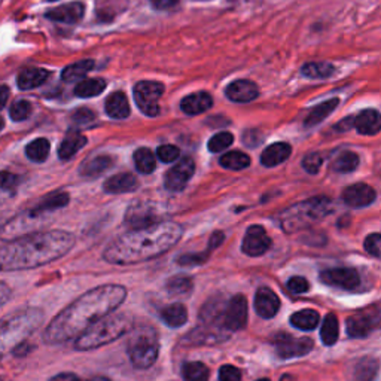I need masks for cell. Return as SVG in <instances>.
<instances>
[{
    "label": "cell",
    "instance_id": "obj_3",
    "mask_svg": "<svg viewBox=\"0 0 381 381\" xmlns=\"http://www.w3.org/2000/svg\"><path fill=\"white\" fill-rule=\"evenodd\" d=\"M75 246L68 231L33 233L0 247V271H20L47 265L60 259Z\"/></svg>",
    "mask_w": 381,
    "mask_h": 381
},
{
    "label": "cell",
    "instance_id": "obj_47",
    "mask_svg": "<svg viewBox=\"0 0 381 381\" xmlns=\"http://www.w3.org/2000/svg\"><path fill=\"white\" fill-rule=\"evenodd\" d=\"M322 164H323V158L320 157V154H318V152H313V154L306 155L302 160L304 170H306L307 173H311V174L319 173Z\"/></svg>",
    "mask_w": 381,
    "mask_h": 381
},
{
    "label": "cell",
    "instance_id": "obj_32",
    "mask_svg": "<svg viewBox=\"0 0 381 381\" xmlns=\"http://www.w3.org/2000/svg\"><path fill=\"white\" fill-rule=\"evenodd\" d=\"M340 335V325L339 318L334 313H329L325 316L322 322V329H320V340L325 345H334L339 341Z\"/></svg>",
    "mask_w": 381,
    "mask_h": 381
},
{
    "label": "cell",
    "instance_id": "obj_2",
    "mask_svg": "<svg viewBox=\"0 0 381 381\" xmlns=\"http://www.w3.org/2000/svg\"><path fill=\"white\" fill-rule=\"evenodd\" d=\"M182 233V226L170 221L132 230L109 244L103 258L109 264L118 265L145 263L164 255L180 240Z\"/></svg>",
    "mask_w": 381,
    "mask_h": 381
},
{
    "label": "cell",
    "instance_id": "obj_33",
    "mask_svg": "<svg viewBox=\"0 0 381 381\" xmlns=\"http://www.w3.org/2000/svg\"><path fill=\"white\" fill-rule=\"evenodd\" d=\"M114 166V160L111 157L100 155L90 160L88 162L81 167V174L85 178H97L103 174L107 169H111Z\"/></svg>",
    "mask_w": 381,
    "mask_h": 381
},
{
    "label": "cell",
    "instance_id": "obj_15",
    "mask_svg": "<svg viewBox=\"0 0 381 381\" xmlns=\"http://www.w3.org/2000/svg\"><path fill=\"white\" fill-rule=\"evenodd\" d=\"M158 222H161L158 210L155 209V205H150L148 203H137L130 205L125 215V224L132 226L133 230L146 228Z\"/></svg>",
    "mask_w": 381,
    "mask_h": 381
},
{
    "label": "cell",
    "instance_id": "obj_35",
    "mask_svg": "<svg viewBox=\"0 0 381 381\" xmlns=\"http://www.w3.org/2000/svg\"><path fill=\"white\" fill-rule=\"evenodd\" d=\"M378 374V361L374 357H364L355 366V381H373Z\"/></svg>",
    "mask_w": 381,
    "mask_h": 381
},
{
    "label": "cell",
    "instance_id": "obj_44",
    "mask_svg": "<svg viewBox=\"0 0 381 381\" xmlns=\"http://www.w3.org/2000/svg\"><path fill=\"white\" fill-rule=\"evenodd\" d=\"M234 141V136L231 133H226V132H222V133H217L215 134L210 140H209V150L210 152H222L225 149L230 148L233 145Z\"/></svg>",
    "mask_w": 381,
    "mask_h": 381
},
{
    "label": "cell",
    "instance_id": "obj_1",
    "mask_svg": "<svg viewBox=\"0 0 381 381\" xmlns=\"http://www.w3.org/2000/svg\"><path fill=\"white\" fill-rule=\"evenodd\" d=\"M125 297L127 289L121 285H103L88 290L52 319L43 332V341L61 344L78 339L88 326L114 313Z\"/></svg>",
    "mask_w": 381,
    "mask_h": 381
},
{
    "label": "cell",
    "instance_id": "obj_25",
    "mask_svg": "<svg viewBox=\"0 0 381 381\" xmlns=\"http://www.w3.org/2000/svg\"><path fill=\"white\" fill-rule=\"evenodd\" d=\"M128 6V0H95V15L103 23L121 15Z\"/></svg>",
    "mask_w": 381,
    "mask_h": 381
},
{
    "label": "cell",
    "instance_id": "obj_46",
    "mask_svg": "<svg viewBox=\"0 0 381 381\" xmlns=\"http://www.w3.org/2000/svg\"><path fill=\"white\" fill-rule=\"evenodd\" d=\"M157 157L160 158V161L167 164V162L176 161L180 157V149L174 145H161L157 149Z\"/></svg>",
    "mask_w": 381,
    "mask_h": 381
},
{
    "label": "cell",
    "instance_id": "obj_40",
    "mask_svg": "<svg viewBox=\"0 0 381 381\" xmlns=\"http://www.w3.org/2000/svg\"><path fill=\"white\" fill-rule=\"evenodd\" d=\"M183 381H209L210 371L203 362H187L182 368Z\"/></svg>",
    "mask_w": 381,
    "mask_h": 381
},
{
    "label": "cell",
    "instance_id": "obj_26",
    "mask_svg": "<svg viewBox=\"0 0 381 381\" xmlns=\"http://www.w3.org/2000/svg\"><path fill=\"white\" fill-rule=\"evenodd\" d=\"M106 114L114 119H125L130 116V104L123 91H115L106 99Z\"/></svg>",
    "mask_w": 381,
    "mask_h": 381
},
{
    "label": "cell",
    "instance_id": "obj_37",
    "mask_svg": "<svg viewBox=\"0 0 381 381\" xmlns=\"http://www.w3.org/2000/svg\"><path fill=\"white\" fill-rule=\"evenodd\" d=\"M219 162L222 167L228 170L238 171V170H244L250 166V157L246 155L244 152L231 150V152H226L225 155H222Z\"/></svg>",
    "mask_w": 381,
    "mask_h": 381
},
{
    "label": "cell",
    "instance_id": "obj_63",
    "mask_svg": "<svg viewBox=\"0 0 381 381\" xmlns=\"http://www.w3.org/2000/svg\"><path fill=\"white\" fill-rule=\"evenodd\" d=\"M49 2H56V0H49Z\"/></svg>",
    "mask_w": 381,
    "mask_h": 381
},
{
    "label": "cell",
    "instance_id": "obj_58",
    "mask_svg": "<svg viewBox=\"0 0 381 381\" xmlns=\"http://www.w3.org/2000/svg\"><path fill=\"white\" fill-rule=\"evenodd\" d=\"M9 99V88L8 86H0V109L6 106V102Z\"/></svg>",
    "mask_w": 381,
    "mask_h": 381
},
{
    "label": "cell",
    "instance_id": "obj_61",
    "mask_svg": "<svg viewBox=\"0 0 381 381\" xmlns=\"http://www.w3.org/2000/svg\"><path fill=\"white\" fill-rule=\"evenodd\" d=\"M3 127H5V121H3V118H0V132H2Z\"/></svg>",
    "mask_w": 381,
    "mask_h": 381
},
{
    "label": "cell",
    "instance_id": "obj_36",
    "mask_svg": "<svg viewBox=\"0 0 381 381\" xmlns=\"http://www.w3.org/2000/svg\"><path fill=\"white\" fill-rule=\"evenodd\" d=\"M302 75L310 79H326L334 75L335 68L331 63H322V61H314L307 63L302 66Z\"/></svg>",
    "mask_w": 381,
    "mask_h": 381
},
{
    "label": "cell",
    "instance_id": "obj_27",
    "mask_svg": "<svg viewBox=\"0 0 381 381\" xmlns=\"http://www.w3.org/2000/svg\"><path fill=\"white\" fill-rule=\"evenodd\" d=\"M69 203V194L66 192H54L43 199L36 208L30 212V216H40L47 212H52L64 208Z\"/></svg>",
    "mask_w": 381,
    "mask_h": 381
},
{
    "label": "cell",
    "instance_id": "obj_57",
    "mask_svg": "<svg viewBox=\"0 0 381 381\" xmlns=\"http://www.w3.org/2000/svg\"><path fill=\"white\" fill-rule=\"evenodd\" d=\"M224 242V234L222 233H219V231H217V233H215L213 235H212V238H210V243H209V250H213V249H216L217 246H219L221 243Z\"/></svg>",
    "mask_w": 381,
    "mask_h": 381
},
{
    "label": "cell",
    "instance_id": "obj_30",
    "mask_svg": "<svg viewBox=\"0 0 381 381\" xmlns=\"http://www.w3.org/2000/svg\"><path fill=\"white\" fill-rule=\"evenodd\" d=\"M86 145V137L79 134V133H69L61 141V145L59 148V157L61 160H69L78 154L79 149H82Z\"/></svg>",
    "mask_w": 381,
    "mask_h": 381
},
{
    "label": "cell",
    "instance_id": "obj_56",
    "mask_svg": "<svg viewBox=\"0 0 381 381\" xmlns=\"http://www.w3.org/2000/svg\"><path fill=\"white\" fill-rule=\"evenodd\" d=\"M49 381H81V380L72 373H63V374L52 377Z\"/></svg>",
    "mask_w": 381,
    "mask_h": 381
},
{
    "label": "cell",
    "instance_id": "obj_31",
    "mask_svg": "<svg viewBox=\"0 0 381 381\" xmlns=\"http://www.w3.org/2000/svg\"><path fill=\"white\" fill-rule=\"evenodd\" d=\"M320 322V314L316 310H301L290 316V323L301 331H313Z\"/></svg>",
    "mask_w": 381,
    "mask_h": 381
},
{
    "label": "cell",
    "instance_id": "obj_59",
    "mask_svg": "<svg viewBox=\"0 0 381 381\" xmlns=\"http://www.w3.org/2000/svg\"><path fill=\"white\" fill-rule=\"evenodd\" d=\"M88 381H111V380L106 378V377H94V378H90Z\"/></svg>",
    "mask_w": 381,
    "mask_h": 381
},
{
    "label": "cell",
    "instance_id": "obj_10",
    "mask_svg": "<svg viewBox=\"0 0 381 381\" xmlns=\"http://www.w3.org/2000/svg\"><path fill=\"white\" fill-rule=\"evenodd\" d=\"M247 300L244 295H235L225 302L222 313V325L226 332L243 329L247 323Z\"/></svg>",
    "mask_w": 381,
    "mask_h": 381
},
{
    "label": "cell",
    "instance_id": "obj_42",
    "mask_svg": "<svg viewBox=\"0 0 381 381\" xmlns=\"http://www.w3.org/2000/svg\"><path fill=\"white\" fill-rule=\"evenodd\" d=\"M359 166V157L352 150H345L335 158L332 169L336 173H352Z\"/></svg>",
    "mask_w": 381,
    "mask_h": 381
},
{
    "label": "cell",
    "instance_id": "obj_28",
    "mask_svg": "<svg viewBox=\"0 0 381 381\" xmlns=\"http://www.w3.org/2000/svg\"><path fill=\"white\" fill-rule=\"evenodd\" d=\"M339 104H340L339 99H331L328 102H323L318 106H314L311 111L309 112L306 121H304V125H306V127L318 125L319 123L325 121V119L328 118L336 107H339Z\"/></svg>",
    "mask_w": 381,
    "mask_h": 381
},
{
    "label": "cell",
    "instance_id": "obj_4",
    "mask_svg": "<svg viewBox=\"0 0 381 381\" xmlns=\"http://www.w3.org/2000/svg\"><path fill=\"white\" fill-rule=\"evenodd\" d=\"M132 318L124 313L116 314H107L103 319L97 320L91 326H88L78 339H76L75 348L76 350L86 352L93 350V348L106 345L118 340L119 336H123L125 332L132 328Z\"/></svg>",
    "mask_w": 381,
    "mask_h": 381
},
{
    "label": "cell",
    "instance_id": "obj_8",
    "mask_svg": "<svg viewBox=\"0 0 381 381\" xmlns=\"http://www.w3.org/2000/svg\"><path fill=\"white\" fill-rule=\"evenodd\" d=\"M164 93V85L155 81H141L134 86V102L146 116L160 114V99Z\"/></svg>",
    "mask_w": 381,
    "mask_h": 381
},
{
    "label": "cell",
    "instance_id": "obj_21",
    "mask_svg": "<svg viewBox=\"0 0 381 381\" xmlns=\"http://www.w3.org/2000/svg\"><path fill=\"white\" fill-rule=\"evenodd\" d=\"M139 180L132 173H119L104 182V191L109 194H125L136 191Z\"/></svg>",
    "mask_w": 381,
    "mask_h": 381
},
{
    "label": "cell",
    "instance_id": "obj_18",
    "mask_svg": "<svg viewBox=\"0 0 381 381\" xmlns=\"http://www.w3.org/2000/svg\"><path fill=\"white\" fill-rule=\"evenodd\" d=\"M225 95L234 103L254 102L259 95V90L255 82L249 79H238L226 86Z\"/></svg>",
    "mask_w": 381,
    "mask_h": 381
},
{
    "label": "cell",
    "instance_id": "obj_12",
    "mask_svg": "<svg viewBox=\"0 0 381 381\" xmlns=\"http://www.w3.org/2000/svg\"><path fill=\"white\" fill-rule=\"evenodd\" d=\"M320 281L325 285L344 290H355L361 285V277L355 268H329L322 271Z\"/></svg>",
    "mask_w": 381,
    "mask_h": 381
},
{
    "label": "cell",
    "instance_id": "obj_64",
    "mask_svg": "<svg viewBox=\"0 0 381 381\" xmlns=\"http://www.w3.org/2000/svg\"><path fill=\"white\" fill-rule=\"evenodd\" d=\"M0 381H3V380H2V378H0Z\"/></svg>",
    "mask_w": 381,
    "mask_h": 381
},
{
    "label": "cell",
    "instance_id": "obj_50",
    "mask_svg": "<svg viewBox=\"0 0 381 381\" xmlns=\"http://www.w3.org/2000/svg\"><path fill=\"white\" fill-rule=\"evenodd\" d=\"M219 381H242L240 369L233 365H224L219 369Z\"/></svg>",
    "mask_w": 381,
    "mask_h": 381
},
{
    "label": "cell",
    "instance_id": "obj_19",
    "mask_svg": "<svg viewBox=\"0 0 381 381\" xmlns=\"http://www.w3.org/2000/svg\"><path fill=\"white\" fill-rule=\"evenodd\" d=\"M84 14H85V6L79 2H73L69 5H63L48 10L45 17L52 21H59V23L75 24L82 20Z\"/></svg>",
    "mask_w": 381,
    "mask_h": 381
},
{
    "label": "cell",
    "instance_id": "obj_23",
    "mask_svg": "<svg viewBox=\"0 0 381 381\" xmlns=\"http://www.w3.org/2000/svg\"><path fill=\"white\" fill-rule=\"evenodd\" d=\"M355 128L364 136H374L380 132L381 119L375 109H366L355 118Z\"/></svg>",
    "mask_w": 381,
    "mask_h": 381
},
{
    "label": "cell",
    "instance_id": "obj_41",
    "mask_svg": "<svg viewBox=\"0 0 381 381\" xmlns=\"http://www.w3.org/2000/svg\"><path fill=\"white\" fill-rule=\"evenodd\" d=\"M51 145L47 139H36L27 145L26 154L27 157L35 162H43L49 155Z\"/></svg>",
    "mask_w": 381,
    "mask_h": 381
},
{
    "label": "cell",
    "instance_id": "obj_51",
    "mask_svg": "<svg viewBox=\"0 0 381 381\" xmlns=\"http://www.w3.org/2000/svg\"><path fill=\"white\" fill-rule=\"evenodd\" d=\"M210 252L208 254H194V255H183L178 259V264L183 265V267H191V265H200L204 264V261L208 259Z\"/></svg>",
    "mask_w": 381,
    "mask_h": 381
},
{
    "label": "cell",
    "instance_id": "obj_34",
    "mask_svg": "<svg viewBox=\"0 0 381 381\" xmlns=\"http://www.w3.org/2000/svg\"><path fill=\"white\" fill-rule=\"evenodd\" d=\"M104 88H106V81L102 78L84 79L75 86V94L81 97V99H90V97L102 94Z\"/></svg>",
    "mask_w": 381,
    "mask_h": 381
},
{
    "label": "cell",
    "instance_id": "obj_38",
    "mask_svg": "<svg viewBox=\"0 0 381 381\" xmlns=\"http://www.w3.org/2000/svg\"><path fill=\"white\" fill-rule=\"evenodd\" d=\"M94 66H95V63L93 60H82V61H78V63H73V64H70V66H68L66 69L63 70L61 78H63V81H66V82L81 79V78H84L86 73L91 72L94 69Z\"/></svg>",
    "mask_w": 381,
    "mask_h": 381
},
{
    "label": "cell",
    "instance_id": "obj_39",
    "mask_svg": "<svg viewBox=\"0 0 381 381\" xmlns=\"http://www.w3.org/2000/svg\"><path fill=\"white\" fill-rule=\"evenodd\" d=\"M133 158H134L136 169H137L140 173H143V174H150L152 171L155 170V167H157L154 152H152V150L148 149V148H139V149L134 152Z\"/></svg>",
    "mask_w": 381,
    "mask_h": 381
},
{
    "label": "cell",
    "instance_id": "obj_54",
    "mask_svg": "<svg viewBox=\"0 0 381 381\" xmlns=\"http://www.w3.org/2000/svg\"><path fill=\"white\" fill-rule=\"evenodd\" d=\"M149 2L154 5V8L166 10V9H171L178 5L179 0H149Z\"/></svg>",
    "mask_w": 381,
    "mask_h": 381
},
{
    "label": "cell",
    "instance_id": "obj_53",
    "mask_svg": "<svg viewBox=\"0 0 381 381\" xmlns=\"http://www.w3.org/2000/svg\"><path fill=\"white\" fill-rule=\"evenodd\" d=\"M73 119L76 123L79 124H86L94 119V114L90 111V109H79V111H76L73 115Z\"/></svg>",
    "mask_w": 381,
    "mask_h": 381
},
{
    "label": "cell",
    "instance_id": "obj_62",
    "mask_svg": "<svg viewBox=\"0 0 381 381\" xmlns=\"http://www.w3.org/2000/svg\"><path fill=\"white\" fill-rule=\"evenodd\" d=\"M256 381H270L268 378H261V380H256Z\"/></svg>",
    "mask_w": 381,
    "mask_h": 381
},
{
    "label": "cell",
    "instance_id": "obj_11",
    "mask_svg": "<svg viewBox=\"0 0 381 381\" xmlns=\"http://www.w3.org/2000/svg\"><path fill=\"white\" fill-rule=\"evenodd\" d=\"M276 344V353L281 359H293L306 356L313 350V340L309 336H301V339H295V336L288 334H279L274 339Z\"/></svg>",
    "mask_w": 381,
    "mask_h": 381
},
{
    "label": "cell",
    "instance_id": "obj_14",
    "mask_svg": "<svg viewBox=\"0 0 381 381\" xmlns=\"http://www.w3.org/2000/svg\"><path fill=\"white\" fill-rule=\"evenodd\" d=\"M271 246V238L267 234L265 228L261 225H252L247 228L243 238L242 250L247 256H261L264 255Z\"/></svg>",
    "mask_w": 381,
    "mask_h": 381
},
{
    "label": "cell",
    "instance_id": "obj_22",
    "mask_svg": "<svg viewBox=\"0 0 381 381\" xmlns=\"http://www.w3.org/2000/svg\"><path fill=\"white\" fill-rule=\"evenodd\" d=\"M49 72L40 68H27L24 70H21L18 78H17V85L20 90L29 91L40 86L42 84H45L48 81Z\"/></svg>",
    "mask_w": 381,
    "mask_h": 381
},
{
    "label": "cell",
    "instance_id": "obj_49",
    "mask_svg": "<svg viewBox=\"0 0 381 381\" xmlns=\"http://www.w3.org/2000/svg\"><path fill=\"white\" fill-rule=\"evenodd\" d=\"M365 250L373 255L374 258H380V250H381V235L378 233H374L366 237L365 240Z\"/></svg>",
    "mask_w": 381,
    "mask_h": 381
},
{
    "label": "cell",
    "instance_id": "obj_45",
    "mask_svg": "<svg viewBox=\"0 0 381 381\" xmlns=\"http://www.w3.org/2000/svg\"><path fill=\"white\" fill-rule=\"evenodd\" d=\"M31 114V104L27 100H18L9 109V115L14 121H24Z\"/></svg>",
    "mask_w": 381,
    "mask_h": 381
},
{
    "label": "cell",
    "instance_id": "obj_17",
    "mask_svg": "<svg viewBox=\"0 0 381 381\" xmlns=\"http://www.w3.org/2000/svg\"><path fill=\"white\" fill-rule=\"evenodd\" d=\"M255 310L263 319H273L280 310V298L267 286L259 288L255 295Z\"/></svg>",
    "mask_w": 381,
    "mask_h": 381
},
{
    "label": "cell",
    "instance_id": "obj_5",
    "mask_svg": "<svg viewBox=\"0 0 381 381\" xmlns=\"http://www.w3.org/2000/svg\"><path fill=\"white\" fill-rule=\"evenodd\" d=\"M332 212L334 204L328 197H313L283 212L280 215V225L283 231L292 234L325 219Z\"/></svg>",
    "mask_w": 381,
    "mask_h": 381
},
{
    "label": "cell",
    "instance_id": "obj_20",
    "mask_svg": "<svg viewBox=\"0 0 381 381\" xmlns=\"http://www.w3.org/2000/svg\"><path fill=\"white\" fill-rule=\"evenodd\" d=\"M212 106H213L212 95L204 91L187 95L180 103L182 112L187 115H200L203 112H208Z\"/></svg>",
    "mask_w": 381,
    "mask_h": 381
},
{
    "label": "cell",
    "instance_id": "obj_24",
    "mask_svg": "<svg viewBox=\"0 0 381 381\" xmlns=\"http://www.w3.org/2000/svg\"><path fill=\"white\" fill-rule=\"evenodd\" d=\"M290 152L292 148L289 143L279 141V143L270 145L263 154H261V164L264 167H276L290 157Z\"/></svg>",
    "mask_w": 381,
    "mask_h": 381
},
{
    "label": "cell",
    "instance_id": "obj_16",
    "mask_svg": "<svg viewBox=\"0 0 381 381\" xmlns=\"http://www.w3.org/2000/svg\"><path fill=\"white\" fill-rule=\"evenodd\" d=\"M377 199V192L366 183H353L343 191V201L350 208H366L371 205Z\"/></svg>",
    "mask_w": 381,
    "mask_h": 381
},
{
    "label": "cell",
    "instance_id": "obj_48",
    "mask_svg": "<svg viewBox=\"0 0 381 381\" xmlns=\"http://www.w3.org/2000/svg\"><path fill=\"white\" fill-rule=\"evenodd\" d=\"M286 286H288L289 292L297 293V295H298V293H306V292H309V289H310V283L307 281V279L297 276V277L289 279Z\"/></svg>",
    "mask_w": 381,
    "mask_h": 381
},
{
    "label": "cell",
    "instance_id": "obj_7",
    "mask_svg": "<svg viewBox=\"0 0 381 381\" xmlns=\"http://www.w3.org/2000/svg\"><path fill=\"white\" fill-rule=\"evenodd\" d=\"M160 352L157 331L150 326H140L128 341L127 353L133 366L137 369H148L155 364Z\"/></svg>",
    "mask_w": 381,
    "mask_h": 381
},
{
    "label": "cell",
    "instance_id": "obj_9",
    "mask_svg": "<svg viewBox=\"0 0 381 381\" xmlns=\"http://www.w3.org/2000/svg\"><path fill=\"white\" fill-rule=\"evenodd\" d=\"M347 334L350 339H366L380 325L378 306L359 310L347 319Z\"/></svg>",
    "mask_w": 381,
    "mask_h": 381
},
{
    "label": "cell",
    "instance_id": "obj_43",
    "mask_svg": "<svg viewBox=\"0 0 381 381\" xmlns=\"http://www.w3.org/2000/svg\"><path fill=\"white\" fill-rule=\"evenodd\" d=\"M194 281L188 276H174L167 280L166 289L170 295H187L192 290Z\"/></svg>",
    "mask_w": 381,
    "mask_h": 381
},
{
    "label": "cell",
    "instance_id": "obj_29",
    "mask_svg": "<svg viewBox=\"0 0 381 381\" xmlns=\"http://www.w3.org/2000/svg\"><path fill=\"white\" fill-rule=\"evenodd\" d=\"M161 319L170 328H180L188 320V310L183 304H171L161 311Z\"/></svg>",
    "mask_w": 381,
    "mask_h": 381
},
{
    "label": "cell",
    "instance_id": "obj_60",
    "mask_svg": "<svg viewBox=\"0 0 381 381\" xmlns=\"http://www.w3.org/2000/svg\"><path fill=\"white\" fill-rule=\"evenodd\" d=\"M280 381H293V377L292 375H283Z\"/></svg>",
    "mask_w": 381,
    "mask_h": 381
},
{
    "label": "cell",
    "instance_id": "obj_6",
    "mask_svg": "<svg viewBox=\"0 0 381 381\" xmlns=\"http://www.w3.org/2000/svg\"><path fill=\"white\" fill-rule=\"evenodd\" d=\"M42 320L43 313L39 309H27L0 322V357L23 344L39 328Z\"/></svg>",
    "mask_w": 381,
    "mask_h": 381
},
{
    "label": "cell",
    "instance_id": "obj_13",
    "mask_svg": "<svg viewBox=\"0 0 381 381\" xmlns=\"http://www.w3.org/2000/svg\"><path fill=\"white\" fill-rule=\"evenodd\" d=\"M195 171V162L189 157H183L180 161H178L166 174L164 185L169 191L178 192L182 191L189 179L194 176Z\"/></svg>",
    "mask_w": 381,
    "mask_h": 381
},
{
    "label": "cell",
    "instance_id": "obj_52",
    "mask_svg": "<svg viewBox=\"0 0 381 381\" xmlns=\"http://www.w3.org/2000/svg\"><path fill=\"white\" fill-rule=\"evenodd\" d=\"M18 176L10 171H0V188L2 189H13L18 185Z\"/></svg>",
    "mask_w": 381,
    "mask_h": 381
},
{
    "label": "cell",
    "instance_id": "obj_55",
    "mask_svg": "<svg viewBox=\"0 0 381 381\" xmlns=\"http://www.w3.org/2000/svg\"><path fill=\"white\" fill-rule=\"evenodd\" d=\"M10 288L6 285V283L0 281V306H3V304H6L10 298Z\"/></svg>",
    "mask_w": 381,
    "mask_h": 381
}]
</instances>
